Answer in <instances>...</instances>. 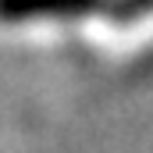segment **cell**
<instances>
[{
	"instance_id": "1",
	"label": "cell",
	"mask_w": 153,
	"mask_h": 153,
	"mask_svg": "<svg viewBox=\"0 0 153 153\" xmlns=\"http://www.w3.org/2000/svg\"><path fill=\"white\" fill-rule=\"evenodd\" d=\"M100 0H0V22H36V18H78L96 11Z\"/></svg>"
}]
</instances>
